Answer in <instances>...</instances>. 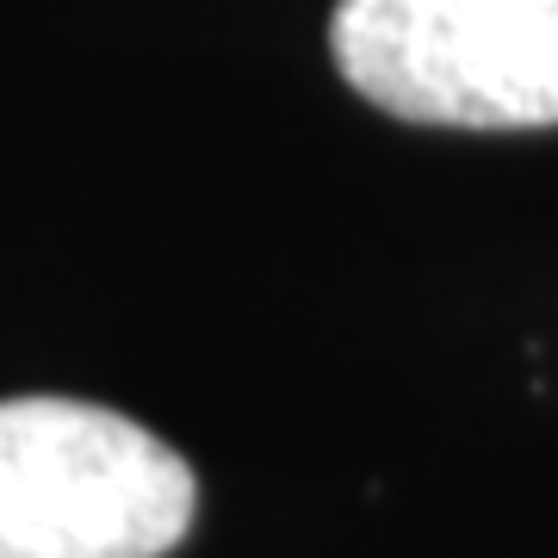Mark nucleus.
I'll list each match as a JSON object with an SVG mask.
<instances>
[{
    "label": "nucleus",
    "mask_w": 558,
    "mask_h": 558,
    "mask_svg": "<svg viewBox=\"0 0 558 558\" xmlns=\"http://www.w3.org/2000/svg\"><path fill=\"white\" fill-rule=\"evenodd\" d=\"M199 509L193 465L75 398L0 403V558H161Z\"/></svg>",
    "instance_id": "obj_1"
},
{
    "label": "nucleus",
    "mask_w": 558,
    "mask_h": 558,
    "mask_svg": "<svg viewBox=\"0 0 558 558\" xmlns=\"http://www.w3.org/2000/svg\"><path fill=\"white\" fill-rule=\"evenodd\" d=\"M329 44L348 87L391 119L558 124V0H336Z\"/></svg>",
    "instance_id": "obj_2"
}]
</instances>
